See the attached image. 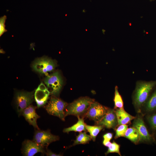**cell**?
I'll list each match as a JSON object with an SVG mask.
<instances>
[{
  "mask_svg": "<svg viewBox=\"0 0 156 156\" xmlns=\"http://www.w3.org/2000/svg\"><path fill=\"white\" fill-rule=\"evenodd\" d=\"M156 86V81L137 82L133 97L134 105L138 111L144 105L149 98L150 94Z\"/></svg>",
  "mask_w": 156,
  "mask_h": 156,
  "instance_id": "cell-1",
  "label": "cell"
},
{
  "mask_svg": "<svg viewBox=\"0 0 156 156\" xmlns=\"http://www.w3.org/2000/svg\"><path fill=\"white\" fill-rule=\"evenodd\" d=\"M94 100L88 97L80 98L68 104L65 111V116L74 115L77 116H84L90 104Z\"/></svg>",
  "mask_w": 156,
  "mask_h": 156,
  "instance_id": "cell-2",
  "label": "cell"
},
{
  "mask_svg": "<svg viewBox=\"0 0 156 156\" xmlns=\"http://www.w3.org/2000/svg\"><path fill=\"white\" fill-rule=\"evenodd\" d=\"M68 103L56 97H51L45 107L47 112L50 115L56 116L65 121L64 109Z\"/></svg>",
  "mask_w": 156,
  "mask_h": 156,
  "instance_id": "cell-3",
  "label": "cell"
},
{
  "mask_svg": "<svg viewBox=\"0 0 156 156\" xmlns=\"http://www.w3.org/2000/svg\"><path fill=\"white\" fill-rule=\"evenodd\" d=\"M44 82L50 93L54 96L59 95L62 87L63 81L58 72L47 76Z\"/></svg>",
  "mask_w": 156,
  "mask_h": 156,
  "instance_id": "cell-4",
  "label": "cell"
},
{
  "mask_svg": "<svg viewBox=\"0 0 156 156\" xmlns=\"http://www.w3.org/2000/svg\"><path fill=\"white\" fill-rule=\"evenodd\" d=\"M56 66V64L54 61L45 57L36 60L32 66L35 71L47 76L48 75V73L53 71Z\"/></svg>",
  "mask_w": 156,
  "mask_h": 156,
  "instance_id": "cell-5",
  "label": "cell"
},
{
  "mask_svg": "<svg viewBox=\"0 0 156 156\" xmlns=\"http://www.w3.org/2000/svg\"><path fill=\"white\" fill-rule=\"evenodd\" d=\"M34 91L26 92L20 91L16 93L15 101L17 112L21 114L24 110L30 105L34 101Z\"/></svg>",
  "mask_w": 156,
  "mask_h": 156,
  "instance_id": "cell-6",
  "label": "cell"
},
{
  "mask_svg": "<svg viewBox=\"0 0 156 156\" xmlns=\"http://www.w3.org/2000/svg\"><path fill=\"white\" fill-rule=\"evenodd\" d=\"M108 108L95 101L93 102L84 116L96 123L106 114Z\"/></svg>",
  "mask_w": 156,
  "mask_h": 156,
  "instance_id": "cell-7",
  "label": "cell"
},
{
  "mask_svg": "<svg viewBox=\"0 0 156 156\" xmlns=\"http://www.w3.org/2000/svg\"><path fill=\"white\" fill-rule=\"evenodd\" d=\"M58 136L52 134L49 130L37 129L35 131L33 140L44 147H47L51 143L58 140Z\"/></svg>",
  "mask_w": 156,
  "mask_h": 156,
  "instance_id": "cell-8",
  "label": "cell"
},
{
  "mask_svg": "<svg viewBox=\"0 0 156 156\" xmlns=\"http://www.w3.org/2000/svg\"><path fill=\"white\" fill-rule=\"evenodd\" d=\"M133 127L136 129L140 135V141L150 142L153 139L149 133L142 118L138 116L134 119Z\"/></svg>",
  "mask_w": 156,
  "mask_h": 156,
  "instance_id": "cell-9",
  "label": "cell"
},
{
  "mask_svg": "<svg viewBox=\"0 0 156 156\" xmlns=\"http://www.w3.org/2000/svg\"><path fill=\"white\" fill-rule=\"evenodd\" d=\"M44 148L33 140H26L23 143L22 153L24 156H33L38 153H45Z\"/></svg>",
  "mask_w": 156,
  "mask_h": 156,
  "instance_id": "cell-10",
  "label": "cell"
},
{
  "mask_svg": "<svg viewBox=\"0 0 156 156\" xmlns=\"http://www.w3.org/2000/svg\"><path fill=\"white\" fill-rule=\"evenodd\" d=\"M96 125L107 129H114L118 125L115 110L109 108L105 116L101 120L96 123Z\"/></svg>",
  "mask_w": 156,
  "mask_h": 156,
  "instance_id": "cell-11",
  "label": "cell"
},
{
  "mask_svg": "<svg viewBox=\"0 0 156 156\" xmlns=\"http://www.w3.org/2000/svg\"><path fill=\"white\" fill-rule=\"evenodd\" d=\"M50 92L42 83L38 86L34 93V98L38 108L44 106L47 103Z\"/></svg>",
  "mask_w": 156,
  "mask_h": 156,
  "instance_id": "cell-12",
  "label": "cell"
},
{
  "mask_svg": "<svg viewBox=\"0 0 156 156\" xmlns=\"http://www.w3.org/2000/svg\"><path fill=\"white\" fill-rule=\"evenodd\" d=\"M36 109L35 107L30 105L24 110L21 114L30 125L39 129L37 120L40 117L36 113Z\"/></svg>",
  "mask_w": 156,
  "mask_h": 156,
  "instance_id": "cell-13",
  "label": "cell"
},
{
  "mask_svg": "<svg viewBox=\"0 0 156 156\" xmlns=\"http://www.w3.org/2000/svg\"><path fill=\"white\" fill-rule=\"evenodd\" d=\"M115 111L118 125H126L135 118L127 113L123 108L116 109Z\"/></svg>",
  "mask_w": 156,
  "mask_h": 156,
  "instance_id": "cell-14",
  "label": "cell"
},
{
  "mask_svg": "<svg viewBox=\"0 0 156 156\" xmlns=\"http://www.w3.org/2000/svg\"><path fill=\"white\" fill-rule=\"evenodd\" d=\"M78 118L77 122L72 126L64 129L63 131L64 133H68L70 131L81 132L83 131H86V124L84 122L83 118H80L79 116L77 117Z\"/></svg>",
  "mask_w": 156,
  "mask_h": 156,
  "instance_id": "cell-15",
  "label": "cell"
},
{
  "mask_svg": "<svg viewBox=\"0 0 156 156\" xmlns=\"http://www.w3.org/2000/svg\"><path fill=\"white\" fill-rule=\"evenodd\" d=\"M135 144L140 141V135L137 130L135 128H128L124 136Z\"/></svg>",
  "mask_w": 156,
  "mask_h": 156,
  "instance_id": "cell-16",
  "label": "cell"
},
{
  "mask_svg": "<svg viewBox=\"0 0 156 156\" xmlns=\"http://www.w3.org/2000/svg\"><path fill=\"white\" fill-rule=\"evenodd\" d=\"M92 139L90 135L87 134L86 131L80 132L77 136L73 146L79 144H85L88 143Z\"/></svg>",
  "mask_w": 156,
  "mask_h": 156,
  "instance_id": "cell-17",
  "label": "cell"
},
{
  "mask_svg": "<svg viewBox=\"0 0 156 156\" xmlns=\"http://www.w3.org/2000/svg\"><path fill=\"white\" fill-rule=\"evenodd\" d=\"M144 105L148 112H152L156 109V89L148 98Z\"/></svg>",
  "mask_w": 156,
  "mask_h": 156,
  "instance_id": "cell-18",
  "label": "cell"
},
{
  "mask_svg": "<svg viewBox=\"0 0 156 156\" xmlns=\"http://www.w3.org/2000/svg\"><path fill=\"white\" fill-rule=\"evenodd\" d=\"M86 128L87 131L90 133L92 139L93 141H95L96 136L104 127L102 126L96 125L93 126L86 124Z\"/></svg>",
  "mask_w": 156,
  "mask_h": 156,
  "instance_id": "cell-19",
  "label": "cell"
},
{
  "mask_svg": "<svg viewBox=\"0 0 156 156\" xmlns=\"http://www.w3.org/2000/svg\"><path fill=\"white\" fill-rule=\"evenodd\" d=\"M114 101L115 109L123 108V102L122 99L119 93L118 88L117 86L115 87L114 97Z\"/></svg>",
  "mask_w": 156,
  "mask_h": 156,
  "instance_id": "cell-20",
  "label": "cell"
},
{
  "mask_svg": "<svg viewBox=\"0 0 156 156\" xmlns=\"http://www.w3.org/2000/svg\"><path fill=\"white\" fill-rule=\"evenodd\" d=\"M120 145L116 143L114 141L111 143L110 144L108 147L107 151L105 153L106 155L111 153H116L120 155L121 156L120 151Z\"/></svg>",
  "mask_w": 156,
  "mask_h": 156,
  "instance_id": "cell-21",
  "label": "cell"
},
{
  "mask_svg": "<svg viewBox=\"0 0 156 156\" xmlns=\"http://www.w3.org/2000/svg\"><path fill=\"white\" fill-rule=\"evenodd\" d=\"M128 126L126 125H119L116 130L115 138L116 139L121 137H124L128 129Z\"/></svg>",
  "mask_w": 156,
  "mask_h": 156,
  "instance_id": "cell-22",
  "label": "cell"
},
{
  "mask_svg": "<svg viewBox=\"0 0 156 156\" xmlns=\"http://www.w3.org/2000/svg\"><path fill=\"white\" fill-rule=\"evenodd\" d=\"M7 18L5 15L0 17V36L1 37L5 32L7 31L5 27V23Z\"/></svg>",
  "mask_w": 156,
  "mask_h": 156,
  "instance_id": "cell-23",
  "label": "cell"
},
{
  "mask_svg": "<svg viewBox=\"0 0 156 156\" xmlns=\"http://www.w3.org/2000/svg\"><path fill=\"white\" fill-rule=\"evenodd\" d=\"M147 120L152 129L156 130V113L148 116Z\"/></svg>",
  "mask_w": 156,
  "mask_h": 156,
  "instance_id": "cell-24",
  "label": "cell"
},
{
  "mask_svg": "<svg viewBox=\"0 0 156 156\" xmlns=\"http://www.w3.org/2000/svg\"><path fill=\"white\" fill-rule=\"evenodd\" d=\"M112 137L113 134L110 133H106L103 136V140L108 141H110L112 139Z\"/></svg>",
  "mask_w": 156,
  "mask_h": 156,
  "instance_id": "cell-25",
  "label": "cell"
},
{
  "mask_svg": "<svg viewBox=\"0 0 156 156\" xmlns=\"http://www.w3.org/2000/svg\"><path fill=\"white\" fill-rule=\"evenodd\" d=\"M45 154L48 156H62L60 154H57L54 153L50 150L47 149Z\"/></svg>",
  "mask_w": 156,
  "mask_h": 156,
  "instance_id": "cell-26",
  "label": "cell"
},
{
  "mask_svg": "<svg viewBox=\"0 0 156 156\" xmlns=\"http://www.w3.org/2000/svg\"><path fill=\"white\" fill-rule=\"evenodd\" d=\"M110 141H108L103 140V144L107 147H108L111 144Z\"/></svg>",
  "mask_w": 156,
  "mask_h": 156,
  "instance_id": "cell-27",
  "label": "cell"
},
{
  "mask_svg": "<svg viewBox=\"0 0 156 156\" xmlns=\"http://www.w3.org/2000/svg\"><path fill=\"white\" fill-rule=\"evenodd\" d=\"M150 0L151 1L154 0Z\"/></svg>",
  "mask_w": 156,
  "mask_h": 156,
  "instance_id": "cell-28",
  "label": "cell"
}]
</instances>
